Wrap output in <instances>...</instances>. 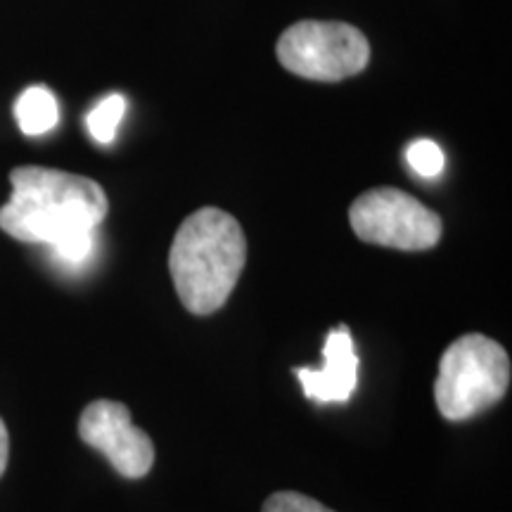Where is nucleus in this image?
<instances>
[{"instance_id":"nucleus-9","label":"nucleus","mask_w":512,"mask_h":512,"mask_svg":"<svg viewBox=\"0 0 512 512\" xmlns=\"http://www.w3.org/2000/svg\"><path fill=\"white\" fill-rule=\"evenodd\" d=\"M124 112H126L124 95L112 93L107 95L105 100H100L98 105L88 112V119H86L91 136L102 145H110L114 136H117V126L119 121L124 119Z\"/></svg>"},{"instance_id":"nucleus-7","label":"nucleus","mask_w":512,"mask_h":512,"mask_svg":"<svg viewBox=\"0 0 512 512\" xmlns=\"http://www.w3.org/2000/svg\"><path fill=\"white\" fill-rule=\"evenodd\" d=\"M323 368H297L294 375L302 382L304 394L316 401H349L356 389V370L358 358L354 351V339H351L347 325H339L332 330L323 347Z\"/></svg>"},{"instance_id":"nucleus-10","label":"nucleus","mask_w":512,"mask_h":512,"mask_svg":"<svg viewBox=\"0 0 512 512\" xmlns=\"http://www.w3.org/2000/svg\"><path fill=\"white\" fill-rule=\"evenodd\" d=\"M406 159L415 169V174L425 178L439 176L446 164L444 152H441V147L434 140H415V143L408 145Z\"/></svg>"},{"instance_id":"nucleus-3","label":"nucleus","mask_w":512,"mask_h":512,"mask_svg":"<svg viewBox=\"0 0 512 512\" xmlns=\"http://www.w3.org/2000/svg\"><path fill=\"white\" fill-rule=\"evenodd\" d=\"M510 356L484 335H463L444 351L434 401L446 420L460 422L489 411L510 387Z\"/></svg>"},{"instance_id":"nucleus-11","label":"nucleus","mask_w":512,"mask_h":512,"mask_svg":"<svg viewBox=\"0 0 512 512\" xmlns=\"http://www.w3.org/2000/svg\"><path fill=\"white\" fill-rule=\"evenodd\" d=\"M261 512H332L323 503L313 501V498L297 494V491H278V494L268 496Z\"/></svg>"},{"instance_id":"nucleus-6","label":"nucleus","mask_w":512,"mask_h":512,"mask_svg":"<svg viewBox=\"0 0 512 512\" xmlns=\"http://www.w3.org/2000/svg\"><path fill=\"white\" fill-rule=\"evenodd\" d=\"M79 437L128 479L145 477L155 465V444L133 425L131 411L119 401L98 399L86 406L79 420Z\"/></svg>"},{"instance_id":"nucleus-5","label":"nucleus","mask_w":512,"mask_h":512,"mask_svg":"<svg viewBox=\"0 0 512 512\" xmlns=\"http://www.w3.org/2000/svg\"><path fill=\"white\" fill-rule=\"evenodd\" d=\"M354 233L368 245L425 252L441 240V219L399 188H373L349 207Z\"/></svg>"},{"instance_id":"nucleus-4","label":"nucleus","mask_w":512,"mask_h":512,"mask_svg":"<svg viewBox=\"0 0 512 512\" xmlns=\"http://www.w3.org/2000/svg\"><path fill=\"white\" fill-rule=\"evenodd\" d=\"M275 55L294 76L337 83L361 74L368 67L370 43L354 24L304 19L283 31Z\"/></svg>"},{"instance_id":"nucleus-1","label":"nucleus","mask_w":512,"mask_h":512,"mask_svg":"<svg viewBox=\"0 0 512 512\" xmlns=\"http://www.w3.org/2000/svg\"><path fill=\"white\" fill-rule=\"evenodd\" d=\"M12 197L0 207V230L27 245H46L64 264L79 266L95 245L110 200L93 178L48 166H17Z\"/></svg>"},{"instance_id":"nucleus-2","label":"nucleus","mask_w":512,"mask_h":512,"mask_svg":"<svg viewBox=\"0 0 512 512\" xmlns=\"http://www.w3.org/2000/svg\"><path fill=\"white\" fill-rule=\"evenodd\" d=\"M245 264V230L223 209H197L171 242L169 271L176 294L195 316H211L228 302Z\"/></svg>"},{"instance_id":"nucleus-12","label":"nucleus","mask_w":512,"mask_h":512,"mask_svg":"<svg viewBox=\"0 0 512 512\" xmlns=\"http://www.w3.org/2000/svg\"><path fill=\"white\" fill-rule=\"evenodd\" d=\"M8 453H10L8 427H5V422L0 420V477H3L5 467H8Z\"/></svg>"},{"instance_id":"nucleus-8","label":"nucleus","mask_w":512,"mask_h":512,"mask_svg":"<svg viewBox=\"0 0 512 512\" xmlns=\"http://www.w3.org/2000/svg\"><path fill=\"white\" fill-rule=\"evenodd\" d=\"M15 119L24 136H43L60 121V107L50 88L31 86L15 102Z\"/></svg>"}]
</instances>
